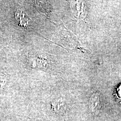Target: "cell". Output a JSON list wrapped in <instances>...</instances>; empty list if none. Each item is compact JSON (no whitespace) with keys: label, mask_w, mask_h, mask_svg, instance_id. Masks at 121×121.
Returning a JSON list of instances; mask_svg holds the SVG:
<instances>
[{"label":"cell","mask_w":121,"mask_h":121,"mask_svg":"<svg viewBox=\"0 0 121 121\" xmlns=\"http://www.w3.org/2000/svg\"><path fill=\"white\" fill-rule=\"evenodd\" d=\"M101 108V101L99 94L97 92L93 93L90 99V108L91 111L95 114H98Z\"/></svg>","instance_id":"cell-1"}]
</instances>
